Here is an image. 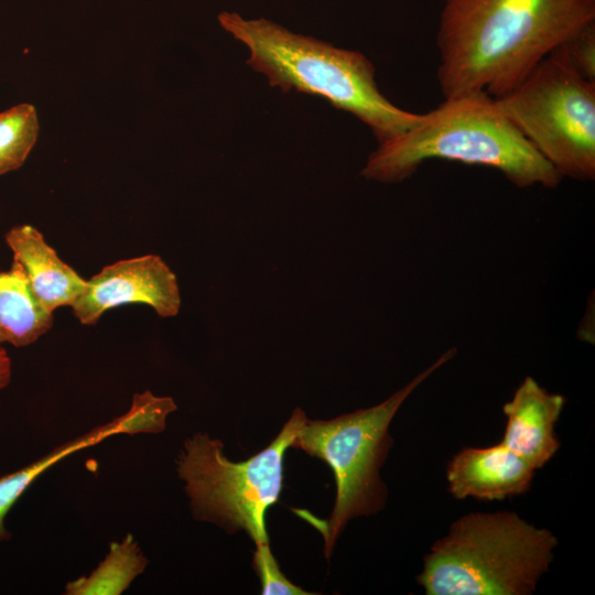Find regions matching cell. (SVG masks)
I'll list each match as a JSON object with an SVG mask.
<instances>
[{
	"label": "cell",
	"mask_w": 595,
	"mask_h": 595,
	"mask_svg": "<svg viewBox=\"0 0 595 595\" xmlns=\"http://www.w3.org/2000/svg\"><path fill=\"white\" fill-rule=\"evenodd\" d=\"M593 23L595 0H444L436 32L441 93L498 97Z\"/></svg>",
	"instance_id": "obj_1"
},
{
	"label": "cell",
	"mask_w": 595,
	"mask_h": 595,
	"mask_svg": "<svg viewBox=\"0 0 595 595\" xmlns=\"http://www.w3.org/2000/svg\"><path fill=\"white\" fill-rule=\"evenodd\" d=\"M434 159L496 169L521 188H555L563 178L484 91L444 98L436 108L420 113L407 131L378 143L361 175L400 183Z\"/></svg>",
	"instance_id": "obj_2"
},
{
	"label": "cell",
	"mask_w": 595,
	"mask_h": 595,
	"mask_svg": "<svg viewBox=\"0 0 595 595\" xmlns=\"http://www.w3.org/2000/svg\"><path fill=\"white\" fill-rule=\"evenodd\" d=\"M218 21L248 47L247 64L263 74L271 86L283 93L295 89L325 98L367 125L378 143L403 133L420 117L382 95L372 63L360 52L293 33L264 18L223 12Z\"/></svg>",
	"instance_id": "obj_3"
},
{
	"label": "cell",
	"mask_w": 595,
	"mask_h": 595,
	"mask_svg": "<svg viewBox=\"0 0 595 595\" xmlns=\"http://www.w3.org/2000/svg\"><path fill=\"white\" fill-rule=\"evenodd\" d=\"M556 545L513 511L470 512L431 545L416 580L426 595H531Z\"/></svg>",
	"instance_id": "obj_4"
},
{
	"label": "cell",
	"mask_w": 595,
	"mask_h": 595,
	"mask_svg": "<svg viewBox=\"0 0 595 595\" xmlns=\"http://www.w3.org/2000/svg\"><path fill=\"white\" fill-rule=\"evenodd\" d=\"M455 354V348L446 350L409 383L377 405L327 421L306 419L299 430L291 447L324 461L332 468L336 480L335 505L322 530L327 558L350 519L379 512L385 507L387 487L379 470L393 444L389 434L390 423L407 398Z\"/></svg>",
	"instance_id": "obj_5"
},
{
	"label": "cell",
	"mask_w": 595,
	"mask_h": 595,
	"mask_svg": "<svg viewBox=\"0 0 595 595\" xmlns=\"http://www.w3.org/2000/svg\"><path fill=\"white\" fill-rule=\"evenodd\" d=\"M305 421L296 408L266 448L239 463L225 457L223 443L206 433L188 439L177 472L195 518L228 532L244 530L255 544L268 543L266 511L279 500L284 453Z\"/></svg>",
	"instance_id": "obj_6"
},
{
	"label": "cell",
	"mask_w": 595,
	"mask_h": 595,
	"mask_svg": "<svg viewBox=\"0 0 595 595\" xmlns=\"http://www.w3.org/2000/svg\"><path fill=\"white\" fill-rule=\"evenodd\" d=\"M494 98L562 177L594 181L595 82L574 68L561 45Z\"/></svg>",
	"instance_id": "obj_7"
},
{
	"label": "cell",
	"mask_w": 595,
	"mask_h": 595,
	"mask_svg": "<svg viewBox=\"0 0 595 595\" xmlns=\"http://www.w3.org/2000/svg\"><path fill=\"white\" fill-rule=\"evenodd\" d=\"M144 303L160 317H173L181 307L176 275L154 253L118 260L86 280V286L71 306L84 325H94L113 307Z\"/></svg>",
	"instance_id": "obj_8"
},
{
	"label": "cell",
	"mask_w": 595,
	"mask_h": 595,
	"mask_svg": "<svg viewBox=\"0 0 595 595\" xmlns=\"http://www.w3.org/2000/svg\"><path fill=\"white\" fill-rule=\"evenodd\" d=\"M534 468L501 442L487 447H464L448 462L446 479L456 499L504 500L527 493Z\"/></svg>",
	"instance_id": "obj_9"
},
{
	"label": "cell",
	"mask_w": 595,
	"mask_h": 595,
	"mask_svg": "<svg viewBox=\"0 0 595 595\" xmlns=\"http://www.w3.org/2000/svg\"><path fill=\"white\" fill-rule=\"evenodd\" d=\"M565 403L563 394L526 377L502 407L507 424L500 442L534 469L542 468L560 448L555 425Z\"/></svg>",
	"instance_id": "obj_10"
},
{
	"label": "cell",
	"mask_w": 595,
	"mask_h": 595,
	"mask_svg": "<svg viewBox=\"0 0 595 595\" xmlns=\"http://www.w3.org/2000/svg\"><path fill=\"white\" fill-rule=\"evenodd\" d=\"M4 240L31 295L45 312L53 314L75 303L86 280L58 257L41 231L31 225H18L6 232Z\"/></svg>",
	"instance_id": "obj_11"
},
{
	"label": "cell",
	"mask_w": 595,
	"mask_h": 595,
	"mask_svg": "<svg viewBox=\"0 0 595 595\" xmlns=\"http://www.w3.org/2000/svg\"><path fill=\"white\" fill-rule=\"evenodd\" d=\"M52 325L53 314L35 302L22 271L12 262L8 271L0 272V344L31 345Z\"/></svg>",
	"instance_id": "obj_12"
},
{
	"label": "cell",
	"mask_w": 595,
	"mask_h": 595,
	"mask_svg": "<svg viewBox=\"0 0 595 595\" xmlns=\"http://www.w3.org/2000/svg\"><path fill=\"white\" fill-rule=\"evenodd\" d=\"M148 565V560L131 534L112 542L109 552L88 575L68 582V595H120Z\"/></svg>",
	"instance_id": "obj_13"
},
{
	"label": "cell",
	"mask_w": 595,
	"mask_h": 595,
	"mask_svg": "<svg viewBox=\"0 0 595 595\" xmlns=\"http://www.w3.org/2000/svg\"><path fill=\"white\" fill-rule=\"evenodd\" d=\"M39 131L37 113L31 104H19L0 113V175L24 163Z\"/></svg>",
	"instance_id": "obj_14"
},
{
	"label": "cell",
	"mask_w": 595,
	"mask_h": 595,
	"mask_svg": "<svg viewBox=\"0 0 595 595\" xmlns=\"http://www.w3.org/2000/svg\"><path fill=\"white\" fill-rule=\"evenodd\" d=\"M252 566L261 582L263 595H309L303 588L290 582L281 572L269 542L256 544Z\"/></svg>",
	"instance_id": "obj_15"
},
{
	"label": "cell",
	"mask_w": 595,
	"mask_h": 595,
	"mask_svg": "<svg viewBox=\"0 0 595 595\" xmlns=\"http://www.w3.org/2000/svg\"><path fill=\"white\" fill-rule=\"evenodd\" d=\"M561 46L574 68L586 79L595 82V23L578 31Z\"/></svg>",
	"instance_id": "obj_16"
},
{
	"label": "cell",
	"mask_w": 595,
	"mask_h": 595,
	"mask_svg": "<svg viewBox=\"0 0 595 595\" xmlns=\"http://www.w3.org/2000/svg\"><path fill=\"white\" fill-rule=\"evenodd\" d=\"M11 376H12L11 359L9 355L7 354V351L4 350V348L0 346V390H2L9 385L11 380Z\"/></svg>",
	"instance_id": "obj_17"
}]
</instances>
